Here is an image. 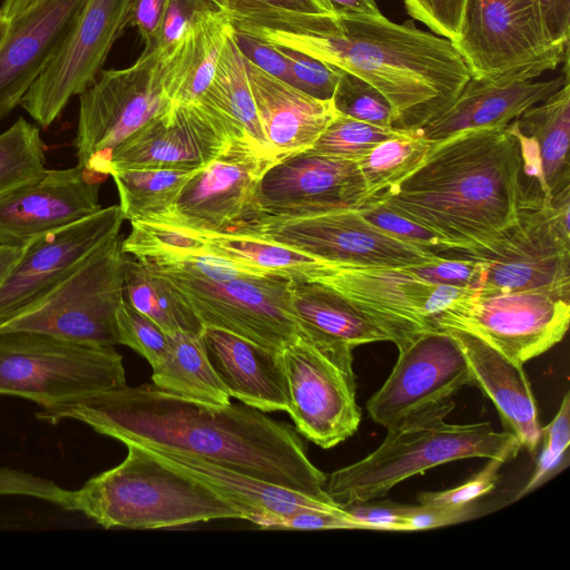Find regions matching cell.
<instances>
[{
  "label": "cell",
  "instance_id": "cell-27",
  "mask_svg": "<svg viewBox=\"0 0 570 570\" xmlns=\"http://www.w3.org/2000/svg\"><path fill=\"white\" fill-rule=\"evenodd\" d=\"M259 120L277 159L313 146L336 111L332 99L314 98L246 60Z\"/></svg>",
  "mask_w": 570,
  "mask_h": 570
},
{
  "label": "cell",
  "instance_id": "cell-47",
  "mask_svg": "<svg viewBox=\"0 0 570 570\" xmlns=\"http://www.w3.org/2000/svg\"><path fill=\"white\" fill-rule=\"evenodd\" d=\"M205 9L216 8L205 0H168L155 40L141 53L155 55L159 59L169 57L179 46L194 18Z\"/></svg>",
  "mask_w": 570,
  "mask_h": 570
},
{
  "label": "cell",
  "instance_id": "cell-34",
  "mask_svg": "<svg viewBox=\"0 0 570 570\" xmlns=\"http://www.w3.org/2000/svg\"><path fill=\"white\" fill-rule=\"evenodd\" d=\"M124 299L168 335H202L204 331L200 320L173 285L130 255L125 266Z\"/></svg>",
  "mask_w": 570,
  "mask_h": 570
},
{
  "label": "cell",
  "instance_id": "cell-7",
  "mask_svg": "<svg viewBox=\"0 0 570 570\" xmlns=\"http://www.w3.org/2000/svg\"><path fill=\"white\" fill-rule=\"evenodd\" d=\"M125 385L122 356L114 346L31 331L0 333V394L49 407Z\"/></svg>",
  "mask_w": 570,
  "mask_h": 570
},
{
  "label": "cell",
  "instance_id": "cell-51",
  "mask_svg": "<svg viewBox=\"0 0 570 570\" xmlns=\"http://www.w3.org/2000/svg\"><path fill=\"white\" fill-rule=\"evenodd\" d=\"M2 495L37 498L70 510L71 491L60 488L51 480L8 466H0V497Z\"/></svg>",
  "mask_w": 570,
  "mask_h": 570
},
{
  "label": "cell",
  "instance_id": "cell-48",
  "mask_svg": "<svg viewBox=\"0 0 570 570\" xmlns=\"http://www.w3.org/2000/svg\"><path fill=\"white\" fill-rule=\"evenodd\" d=\"M419 278L431 284L482 292L485 274L481 264L470 259L440 257L438 261L407 265Z\"/></svg>",
  "mask_w": 570,
  "mask_h": 570
},
{
  "label": "cell",
  "instance_id": "cell-56",
  "mask_svg": "<svg viewBox=\"0 0 570 570\" xmlns=\"http://www.w3.org/2000/svg\"><path fill=\"white\" fill-rule=\"evenodd\" d=\"M168 0H132L129 24L136 27L144 48L153 45Z\"/></svg>",
  "mask_w": 570,
  "mask_h": 570
},
{
  "label": "cell",
  "instance_id": "cell-13",
  "mask_svg": "<svg viewBox=\"0 0 570 570\" xmlns=\"http://www.w3.org/2000/svg\"><path fill=\"white\" fill-rule=\"evenodd\" d=\"M228 233L281 244L334 265L399 267L441 257L382 232L357 208L293 218L248 215Z\"/></svg>",
  "mask_w": 570,
  "mask_h": 570
},
{
  "label": "cell",
  "instance_id": "cell-37",
  "mask_svg": "<svg viewBox=\"0 0 570 570\" xmlns=\"http://www.w3.org/2000/svg\"><path fill=\"white\" fill-rule=\"evenodd\" d=\"M234 29L317 32L336 13L325 0H226Z\"/></svg>",
  "mask_w": 570,
  "mask_h": 570
},
{
  "label": "cell",
  "instance_id": "cell-53",
  "mask_svg": "<svg viewBox=\"0 0 570 570\" xmlns=\"http://www.w3.org/2000/svg\"><path fill=\"white\" fill-rule=\"evenodd\" d=\"M263 529L282 530H331L361 529L364 527L346 512H330L322 510H303L289 515L267 517L258 524Z\"/></svg>",
  "mask_w": 570,
  "mask_h": 570
},
{
  "label": "cell",
  "instance_id": "cell-60",
  "mask_svg": "<svg viewBox=\"0 0 570 570\" xmlns=\"http://www.w3.org/2000/svg\"><path fill=\"white\" fill-rule=\"evenodd\" d=\"M39 0H3L0 8L2 13L10 20L24 12Z\"/></svg>",
  "mask_w": 570,
  "mask_h": 570
},
{
  "label": "cell",
  "instance_id": "cell-33",
  "mask_svg": "<svg viewBox=\"0 0 570 570\" xmlns=\"http://www.w3.org/2000/svg\"><path fill=\"white\" fill-rule=\"evenodd\" d=\"M169 336V352L153 367V383L187 400L229 404L230 396L208 360L202 335L178 332Z\"/></svg>",
  "mask_w": 570,
  "mask_h": 570
},
{
  "label": "cell",
  "instance_id": "cell-8",
  "mask_svg": "<svg viewBox=\"0 0 570 570\" xmlns=\"http://www.w3.org/2000/svg\"><path fill=\"white\" fill-rule=\"evenodd\" d=\"M126 259L117 234L47 294L0 322V333L31 331L80 344L117 345Z\"/></svg>",
  "mask_w": 570,
  "mask_h": 570
},
{
  "label": "cell",
  "instance_id": "cell-40",
  "mask_svg": "<svg viewBox=\"0 0 570 570\" xmlns=\"http://www.w3.org/2000/svg\"><path fill=\"white\" fill-rule=\"evenodd\" d=\"M405 134L379 127L336 112L326 129L308 150L326 156L360 160L376 145Z\"/></svg>",
  "mask_w": 570,
  "mask_h": 570
},
{
  "label": "cell",
  "instance_id": "cell-26",
  "mask_svg": "<svg viewBox=\"0 0 570 570\" xmlns=\"http://www.w3.org/2000/svg\"><path fill=\"white\" fill-rule=\"evenodd\" d=\"M202 338L230 397L263 412H288V385L281 352L215 327H204Z\"/></svg>",
  "mask_w": 570,
  "mask_h": 570
},
{
  "label": "cell",
  "instance_id": "cell-43",
  "mask_svg": "<svg viewBox=\"0 0 570 570\" xmlns=\"http://www.w3.org/2000/svg\"><path fill=\"white\" fill-rule=\"evenodd\" d=\"M332 102L335 111L341 115L393 128V111L385 96L355 75L342 70Z\"/></svg>",
  "mask_w": 570,
  "mask_h": 570
},
{
  "label": "cell",
  "instance_id": "cell-11",
  "mask_svg": "<svg viewBox=\"0 0 570 570\" xmlns=\"http://www.w3.org/2000/svg\"><path fill=\"white\" fill-rule=\"evenodd\" d=\"M171 107L163 62L155 55L141 53L130 67L101 71L79 95L72 142L78 165L105 179L117 146Z\"/></svg>",
  "mask_w": 570,
  "mask_h": 570
},
{
  "label": "cell",
  "instance_id": "cell-57",
  "mask_svg": "<svg viewBox=\"0 0 570 570\" xmlns=\"http://www.w3.org/2000/svg\"><path fill=\"white\" fill-rule=\"evenodd\" d=\"M539 3L551 40L569 46L570 0H539Z\"/></svg>",
  "mask_w": 570,
  "mask_h": 570
},
{
  "label": "cell",
  "instance_id": "cell-50",
  "mask_svg": "<svg viewBox=\"0 0 570 570\" xmlns=\"http://www.w3.org/2000/svg\"><path fill=\"white\" fill-rule=\"evenodd\" d=\"M503 463L505 462L500 459H489V462L464 483L448 490L420 492L417 501L423 505L449 507L472 503L495 488L499 481V471Z\"/></svg>",
  "mask_w": 570,
  "mask_h": 570
},
{
  "label": "cell",
  "instance_id": "cell-41",
  "mask_svg": "<svg viewBox=\"0 0 570 570\" xmlns=\"http://www.w3.org/2000/svg\"><path fill=\"white\" fill-rule=\"evenodd\" d=\"M205 246L202 235L145 222H131V232L122 239L124 253L137 259L205 254Z\"/></svg>",
  "mask_w": 570,
  "mask_h": 570
},
{
  "label": "cell",
  "instance_id": "cell-1",
  "mask_svg": "<svg viewBox=\"0 0 570 570\" xmlns=\"http://www.w3.org/2000/svg\"><path fill=\"white\" fill-rule=\"evenodd\" d=\"M36 417L79 421L124 444L203 459L333 502L324 491L327 475L296 429L244 403H202L144 383L41 407Z\"/></svg>",
  "mask_w": 570,
  "mask_h": 570
},
{
  "label": "cell",
  "instance_id": "cell-14",
  "mask_svg": "<svg viewBox=\"0 0 570 570\" xmlns=\"http://www.w3.org/2000/svg\"><path fill=\"white\" fill-rule=\"evenodd\" d=\"M341 293L375 318L399 346L417 333L439 330L434 321L480 292L431 284L407 266H355L323 263L309 279Z\"/></svg>",
  "mask_w": 570,
  "mask_h": 570
},
{
  "label": "cell",
  "instance_id": "cell-17",
  "mask_svg": "<svg viewBox=\"0 0 570 570\" xmlns=\"http://www.w3.org/2000/svg\"><path fill=\"white\" fill-rule=\"evenodd\" d=\"M276 160L247 137H233L188 179L157 224L198 235L230 232L248 209L258 180Z\"/></svg>",
  "mask_w": 570,
  "mask_h": 570
},
{
  "label": "cell",
  "instance_id": "cell-32",
  "mask_svg": "<svg viewBox=\"0 0 570 570\" xmlns=\"http://www.w3.org/2000/svg\"><path fill=\"white\" fill-rule=\"evenodd\" d=\"M196 100L207 105L238 132L273 156L252 94L246 59L235 43L233 30L223 47L210 85Z\"/></svg>",
  "mask_w": 570,
  "mask_h": 570
},
{
  "label": "cell",
  "instance_id": "cell-10",
  "mask_svg": "<svg viewBox=\"0 0 570 570\" xmlns=\"http://www.w3.org/2000/svg\"><path fill=\"white\" fill-rule=\"evenodd\" d=\"M453 45L471 77L487 80H533L569 51L551 40L539 0H468Z\"/></svg>",
  "mask_w": 570,
  "mask_h": 570
},
{
  "label": "cell",
  "instance_id": "cell-21",
  "mask_svg": "<svg viewBox=\"0 0 570 570\" xmlns=\"http://www.w3.org/2000/svg\"><path fill=\"white\" fill-rule=\"evenodd\" d=\"M233 137L246 136L195 100L171 107L119 144L111 155L110 169H199L216 158Z\"/></svg>",
  "mask_w": 570,
  "mask_h": 570
},
{
  "label": "cell",
  "instance_id": "cell-61",
  "mask_svg": "<svg viewBox=\"0 0 570 570\" xmlns=\"http://www.w3.org/2000/svg\"><path fill=\"white\" fill-rule=\"evenodd\" d=\"M11 27V20L7 18L0 10V45L6 39Z\"/></svg>",
  "mask_w": 570,
  "mask_h": 570
},
{
  "label": "cell",
  "instance_id": "cell-62",
  "mask_svg": "<svg viewBox=\"0 0 570 570\" xmlns=\"http://www.w3.org/2000/svg\"><path fill=\"white\" fill-rule=\"evenodd\" d=\"M205 1L216 9L226 11V7H227L226 0H205Z\"/></svg>",
  "mask_w": 570,
  "mask_h": 570
},
{
  "label": "cell",
  "instance_id": "cell-29",
  "mask_svg": "<svg viewBox=\"0 0 570 570\" xmlns=\"http://www.w3.org/2000/svg\"><path fill=\"white\" fill-rule=\"evenodd\" d=\"M148 450L164 463L222 494L240 511L242 519L256 525L267 517L289 515L303 510L343 511L334 502L323 501L203 459Z\"/></svg>",
  "mask_w": 570,
  "mask_h": 570
},
{
  "label": "cell",
  "instance_id": "cell-9",
  "mask_svg": "<svg viewBox=\"0 0 570 570\" xmlns=\"http://www.w3.org/2000/svg\"><path fill=\"white\" fill-rule=\"evenodd\" d=\"M439 256L481 264L485 279L480 295L544 292L570 301V236L541 194L524 195L517 220L490 242Z\"/></svg>",
  "mask_w": 570,
  "mask_h": 570
},
{
  "label": "cell",
  "instance_id": "cell-2",
  "mask_svg": "<svg viewBox=\"0 0 570 570\" xmlns=\"http://www.w3.org/2000/svg\"><path fill=\"white\" fill-rule=\"evenodd\" d=\"M237 30V29H236ZM301 51L374 86L390 102L392 127L415 132L442 114L471 78L452 41L381 13H338L321 31L239 30Z\"/></svg>",
  "mask_w": 570,
  "mask_h": 570
},
{
  "label": "cell",
  "instance_id": "cell-58",
  "mask_svg": "<svg viewBox=\"0 0 570 570\" xmlns=\"http://www.w3.org/2000/svg\"><path fill=\"white\" fill-rule=\"evenodd\" d=\"M338 13H381L375 0H325Z\"/></svg>",
  "mask_w": 570,
  "mask_h": 570
},
{
  "label": "cell",
  "instance_id": "cell-6",
  "mask_svg": "<svg viewBox=\"0 0 570 570\" xmlns=\"http://www.w3.org/2000/svg\"><path fill=\"white\" fill-rule=\"evenodd\" d=\"M141 262L173 285L204 327L230 332L275 353L298 335L288 278L249 272L232 262L212 276L195 275L164 261Z\"/></svg>",
  "mask_w": 570,
  "mask_h": 570
},
{
  "label": "cell",
  "instance_id": "cell-4",
  "mask_svg": "<svg viewBox=\"0 0 570 570\" xmlns=\"http://www.w3.org/2000/svg\"><path fill=\"white\" fill-rule=\"evenodd\" d=\"M451 400L412 413L387 426L383 442L363 459L333 471L324 491L337 505L381 499L399 483L452 461L514 459L521 445L510 432L491 422L449 423Z\"/></svg>",
  "mask_w": 570,
  "mask_h": 570
},
{
  "label": "cell",
  "instance_id": "cell-31",
  "mask_svg": "<svg viewBox=\"0 0 570 570\" xmlns=\"http://www.w3.org/2000/svg\"><path fill=\"white\" fill-rule=\"evenodd\" d=\"M232 30L225 10L205 9L194 18L175 51L161 59L164 83L173 107L190 104L205 92Z\"/></svg>",
  "mask_w": 570,
  "mask_h": 570
},
{
  "label": "cell",
  "instance_id": "cell-54",
  "mask_svg": "<svg viewBox=\"0 0 570 570\" xmlns=\"http://www.w3.org/2000/svg\"><path fill=\"white\" fill-rule=\"evenodd\" d=\"M233 38L247 61L284 82L293 83L289 66L276 46L234 28Z\"/></svg>",
  "mask_w": 570,
  "mask_h": 570
},
{
  "label": "cell",
  "instance_id": "cell-25",
  "mask_svg": "<svg viewBox=\"0 0 570 570\" xmlns=\"http://www.w3.org/2000/svg\"><path fill=\"white\" fill-rule=\"evenodd\" d=\"M460 345L479 387L495 405L521 448L533 455L541 441L539 409L523 364L511 361L480 336L446 328Z\"/></svg>",
  "mask_w": 570,
  "mask_h": 570
},
{
  "label": "cell",
  "instance_id": "cell-45",
  "mask_svg": "<svg viewBox=\"0 0 570 570\" xmlns=\"http://www.w3.org/2000/svg\"><path fill=\"white\" fill-rule=\"evenodd\" d=\"M372 225L392 237L440 255L451 249L435 233L402 216L375 197H370L357 208Z\"/></svg>",
  "mask_w": 570,
  "mask_h": 570
},
{
  "label": "cell",
  "instance_id": "cell-44",
  "mask_svg": "<svg viewBox=\"0 0 570 570\" xmlns=\"http://www.w3.org/2000/svg\"><path fill=\"white\" fill-rule=\"evenodd\" d=\"M118 344L145 357L151 367L167 356L170 336L147 316L122 299L116 312Z\"/></svg>",
  "mask_w": 570,
  "mask_h": 570
},
{
  "label": "cell",
  "instance_id": "cell-24",
  "mask_svg": "<svg viewBox=\"0 0 570 570\" xmlns=\"http://www.w3.org/2000/svg\"><path fill=\"white\" fill-rule=\"evenodd\" d=\"M563 61V75L550 80H487L471 77L455 100L415 134L435 144L468 130L505 127L569 81V57Z\"/></svg>",
  "mask_w": 570,
  "mask_h": 570
},
{
  "label": "cell",
  "instance_id": "cell-19",
  "mask_svg": "<svg viewBox=\"0 0 570 570\" xmlns=\"http://www.w3.org/2000/svg\"><path fill=\"white\" fill-rule=\"evenodd\" d=\"M396 347L390 375L366 403L370 417L384 428L473 385L468 361L446 330L417 333Z\"/></svg>",
  "mask_w": 570,
  "mask_h": 570
},
{
  "label": "cell",
  "instance_id": "cell-52",
  "mask_svg": "<svg viewBox=\"0 0 570 570\" xmlns=\"http://www.w3.org/2000/svg\"><path fill=\"white\" fill-rule=\"evenodd\" d=\"M338 507L366 530L411 531L406 521L410 505L375 499Z\"/></svg>",
  "mask_w": 570,
  "mask_h": 570
},
{
  "label": "cell",
  "instance_id": "cell-55",
  "mask_svg": "<svg viewBox=\"0 0 570 570\" xmlns=\"http://www.w3.org/2000/svg\"><path fill=\"white\" fill-rule=\"evenodd\" d=\"M476 507L473 503L449 505H410L406 521L411 531L434 529L456 524L476 515Z\"/></svg>",
  "mask_w": 570,
  "mask_h": 570
},
{
  "label": "cell",
  "instance_id": "cell-39",
  "mask_svg": "<svg viewBox=\"0 0 570 570\" xmlns=\"http://www.w3.org/2000/svg\"><path fill=\"white\" fill-rule=\"evenodd\" d=\"M47 173L38 127L20 117L0 134V199L40 180Z\"/></svg>",
  "mask_w": 570,
  "mask_h": 570
},
{
  "label": "cell",
  "instance_id": "cell-38",
  "mask_svg": "<svg viewBox=\"0 0 570 570\" xmlns=\"http://www.w3.org/2000/svg\"><path fill=\"white\" fill-rule=\"evenodd\" d=\"M433 142L415 132H405L376 145L357 160L366 199L397 185L426 158Z\"/></svg>",
  "mask_w": 570,
  "mask_h": 570
},
{
  "label": "cell",
  "instance_id": "cell-20",
  "mask_svg": "<svg viewBox=\"0 0 570 570\" xmlns=\"http://www.w3.org/2000/svg\"><path fill=\"white\" fill-rule=\"evenodd\" d=\"M119 205L45 233L22 253L0 285V322L29 306L67 278L100 245L120 233Z\"/></svg>",
  "mask_w": 570,
  "mask_h": 570
},
{
  "label": "cell",
  "instance_id": "cell-30",
  "mask_svg": "<svg viewBox=\"0 0 570 570\" xmlns=\"http://www.w3.org/2000/svg\"><path fill=\"white\" fill-rule=\"evenodd\" d=\"M291 311L298 333L314 341L353 348L374 342L395 343L370 314L335 289L309 279H291Z\"/></svg>",
  "mask_w": 570,
  "mask_h": 570
},
{
  "label": "cell",
  "instance_id": "cell-16",
  "mask_svg": "<svg viewBox=\"0 0 570 570\" xmlns=\"http://www.w3.org/2000/svg\"><path fill=\"white\" fill-rule=\"evenodd\" d=\"M570 301L544 292L478 295L434 321L439 330L471 332L519 364L540 356L564 337Z\"/></svg>",
  "mask_w": 570,
  "mask_h": 570
},
{
  "label": "cell",
  "instance_id": "cell-28",
  "mask_svg": "<svg viewBox=\"0 0 570 570\" xmlns=\"http://www.w3.org/2000/svg\"><path fill=\"white\" fill-rule=\"evenodd\" d=\"M522 153V173L550 198L570 187V83L511 121Z\"/></svg>",
  "mask_w": 570,
  "mask_h": 570
},
{
  "label": "cell",
  "instance_id": "cell-35",
  "mask_svg": "<svg viewBox=\"0 0 570 570\" xmlns=\"http://www.w3.org/2000/svg\"><path fill=\"white\" fill-rule=\"evenodd\" d=\"M205 254L223 257L238 267L288 279H311L324 262L281 244L236 234H207Z\"/></svg>",
  "mask_w": 570,
  "mask_h": 570
},
{
  "label": "cell",
  "instance_id": "cell-23",
  "mask_svg": "<svg viewBox=\"0 0 570 570\" xmlns=\"http://www.w3.org/2000/svg\"><path fill=\"white\" fill-rule=\"evenodd\" d=\"M86 0H39L11 19L0 45V121L41 75L72 28Z\"/></svg>",
  "mask_w": 570,
  "mask_h": 570
},
{
  "label": "cell",
  "instance_id": "cell-3",
  "mask_svg": "<svg viewBox=\"0 0 570 570\" xmlns=\"http://www.w3.org/2000/svg\"><path fill=\"white\" fill-rule=\"evenodd\" d=\"M521 175V145L510 122L433 144L412 174L372 197L438 234L450 248H471L517 220L524 196Z\"/></svg>",
  "mask_w": 570,
  "mask_h": 570
},
{
  "label": "cell",
  "instance_id": "cell-59",
  "mask_svg": "<svg viewBox=\"0 0 570 570\" xmlns=\"http://www.w3.org/2000/svg\"><path fill=\"white\" fill-rule=\"evenodd\" d=\"M22 253V247L0 244V285Z\"/></svg>",
  "mask_w": 570,
  "mask_h": 570
},
{
  "label": "cell",
  "instance_id": "cell-49",
  "mask_svg": "<svg viewBox=\"0 0 570 570\" xmlns=\"http://www.w3.org/2000/svg\"><path fill=\"white\" fill-rule=\"evenodd\" d=\"M468 0H403L407 13L434 35L456 42Z\"/></svg>",
  "mask_w": 570,
  "mask_h": 570
},
{
  "label": "cell",
  "instance_id": "cell-12",
  "mask_svg": "<svg viewBox=\"0 0 570 570\" xmlns=\"http://www.w3.org/2000/svg\"><path fill=\"white\" fill-rule=\"evenodd\" d=\"M353 347L311 340L298 333L281 353L289 410L296 431L322 449H331L358 429Z\"/></svg>",
  "mask_w": 570,
  "mask_h": 570
},
{
  "label": "cell",
  "instance_id": "cell-22",
  "mask_svg": "<svg viewBox=\"0 0 570 570\" xmlns=\"http://www.w3.org/2000/svg\"><path fill=\"white\" fill-rule=\"evenodd\" d=\"M101 179L82 166L47 169L31 185L0 199V244L22 247L31 239L101 208Z\"/></svg>",
  "mask_w": 570,
  "mask_h": 570
},
{
  "label": "cell",
  "instance_id": "cell-42",
  "mask_svg": "<svg viewBox=\"0 0 570 570\" xmlns=\"http://www.w3.org/2000/svg\"><path fill=\"white\" fill-rule=\"evenodd\" d=\"M541 440H543V446L535 469L514 500L533 492L568 466L570 445L569 392L564 394L559 411L552 421L541 428Z\"/></svg>",
  "mask_w": 570,
  "mask_h": 570
},
{
  "label": "cell",
  "instance_id": "cell-18",
  "mask_svg": "<svg viewBox=\"0 0 570 570\" xmlns=\"http://www.w3.org/2000/svg\"><path fill=\"white\" fill-rule=\"evenodd\" d=\"M365 199L366 186L357 160L305 149L282 157L267 168L243 218L303 217L358 208Z\"/></svg>",
  "mask_w": 570,
  "mask_h": 570
},
{
  "label": "cell",
  "instance_id": "cell-46",
  "mask_svg": "<svg viewBox=\"0 0 570 570\" xmlns=\"http://www.w3.org/2000/svg\"><path fill=\"white\" fill-rule=\"evenodd\" d=\"M277 48L289 66L293 87L321 100L332 99L342 73L341 69L301 51Z\"/></svg>",
  "mask_w": 570,
  "mask_h": 570
},
{
  "label": "cell",
  "instance_id": "cell-36",
  "mask_svg": "<svg viewBox=\"0 0 570 570\" xmlns=\"http://www.w3.org/2000/svg\"><path fill=\"white\" fill-rule=\"evenodd\" d=\"M197 171L167 168H111L124 219L157 224Z\"/></svg>",
  "mask_w": 570,
  "mask_h": 570
},
{
  "label": "cell",
  "instance_id": "cell-5",
  "mask_svg": "<svg viewBox=\"0 0 570 570\" xmlns=\"http://www.w3.org/2000/svg\"><path fill=\"white\" fill-rule=\"evenodd\" d=\"M118 465L71 491L70 511L105 529L173 528L215 519H242L222 494L164 463L148 449L126 443Z\"/></svg>",
  "mask_w": 570,
  "mask_h": 570
},
{
  "label": "cell",
  "instance_id": "cell-15",
  "mask_svg": "<svg viewBox=\"0 0 570 570\" xmlns=\"http://www.w3.org/2000/svg\"><path fill=\"white\" fill-rule=\"evenodd\" d=\"M132 0H86L72 28L20 101L41 127L91 86L115 41L129 24Z\"/></svg>",
  "mask_w": 570,
  "mask_h": 570
}]
</instances>
